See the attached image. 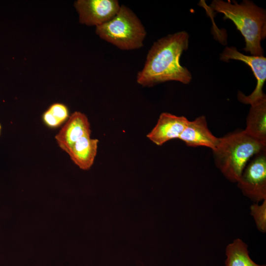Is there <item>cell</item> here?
Wrapping results in <instances>:
<instances>
[{
	"mask_svg": "<svg viewBox=\"0 0 266 266\" xmlns=\"http://www.w3.org/2000/svg\"><path fill=\"white\" fill-rule=\"evenodd\" d=\"M189 39V34L181 31L154 42L142 69L137 73L136 82L143 87L170 81L189 83L191 73L180 62L183 51L188 48Z\"/></svg>",
	"mask_w": 266,
	"mask_h": 266,
	"instance_id": "cell-1",
	"label": "cell"
},
{
	"mask_svg": "<svg viewBox=\"0 0 266 266\" xmlns=\"http://www.w3.org/2000/svg\"><path fill=\"white\" fill-rule=\"evenodd\" d=\"M210 8L224 14L225 19L233 21L244 38L245 51L249 52L252 56H263L261 41L266 37L265 9L248 0L240 4L235 1L214 0Z\"/></svg>",
	"mask_w": 266,
	"mask_h": 266,
	"instance_id": "cell-2",
	"label": "cell"
},
{
	"mask_svg": "<svg viewBox=\"0 0 266 266\" xmlns=\"http://www.w3.org/2000/svg\"><path fill=\"white\" fill-rule=\"evenodd\" d=\"M264 150L266 145L250 137L244 130H237L220 137L212 152L221 172L230 181L237 182L249 160Z\"/></svg>",
	"mask_w": 266,
	"mask_h": 266,
	"instance_id": "cell-3",
	"label": "cell"
},
{
	"mask_svg": "<svg viewBox=\"0 0 266 266\" xmlns=\"http://www.w3.org/2000/svg\"><path fill=\"white\" fill-rule=\"evenodd\" d=\"M102 39L124 50L137 49L143 45L145 29L135 13L122 5L117 13L107 22L96 27Z\"/></svg>",
	"mask_w": 266,
	"mask_h": 266,
	"instance_id": "cell-4",
	"label": "cell"
},
{
	"mask_svg": "<svg viewBox=\"0 0 266 266\" xmlns=\"http://www.w3.org/2000/svg\"><path fill=\"white\" fill-rule=\"evenodd\" d=\"M236 183L243 194L251 200L259 203L266 200V150L249 160Z\"/></svg>",
	"mask_w": 266,
	"mask_h": 266,
	"instance_id": "cell-5",
	"label": "cell"
},
{
	"mask_svg": "<svg viewBox=\"0 0 266 266\" xmlns=\"http://www.w3.org/2000/svg\"><path fill=\"white\" fill-rule=\"evenodd\" d=\"M220 60L228 62L230 60L242 61L246 64L251 69L257 80L256 88L253 92L246 96L238 92V100L245 104L252 103L266 98L263 91L266 80V58L264 56H248L244 55L234 47H226L220 55Z\"/></svg>",
	"mask_w": 266,
	"mask_h": 266,
	"instance_id": "cell-6",
	"label": "cell"
},
{
	"mask_svg": "<svg viewBox=\"0 0 266 266\" xmlns=\"http://www.w3.org/2000/svg\"><path fill=\"white\" fill-rule=\"evenodd\" d=\"M74 5L80 23L96 27L112 19L121 6L116 0H78Z\"/></svg>",
	"mask_w": 266,
	"mask_h": 266,
	"instance_id": "cell-7",
	"label": "cell"
},
{
	"mask_svg": "<svg viewBox=\"0 0 266 266\" xmlns=\"http://www.w3.org/2000/svg\"><path fill=\"white\" fill-rule=\"evenodd\" d=\"M189 121L185 116L162 113L155 126L146 136L155 144L162 146L169 140L179 139Z\"/></svg>",
	"mask_w": 266,
	"mask_h": 266,
	"instance_id": "cell-8",
	"label": "cell"
},
{
	"mask_svg": "<svg viewBox=\"0 0 266 266\" xmlns=\"http://www.w3.org/2000/svg\"><path fill=\"white\" fill-rule=\"evenodd\" d=\"M91 130L87 116L80 111L72 113L55 138L59 147L67 152L71 146L85 136L91 135Z\"/></svg>",
	"mask_w": 266,
	"mask_h": 266,
	"instance_id": "cell-9",
	"label": "cell"
},
{
	"mask_svg": "<svg viewBox=\"0 0 266 266\" xmlns=\"http://www.w3.org/2000/svg\"><path fill=\"white\" fill-rule=\"evenodd\" d=\"M179 139L188 146H204L213 151L217 146L220 138L209 130L205 117L200 116L189 121Z\"/></svg>",
	"mask_w": 266,
	"mask_h": 266,
	"instance_id": "cell-10",
	"label": "cell"
},
{
	"mask_svg": "<svg viewBox=\"0 0 266 266\" xmlns=\"http://www.w3.org/2000/svg\"><path fill=\"white\" fill-rule=\"evenodd\" d=\"M99 140L85 136L74 143L66 153L80 168L87 170L93 165L97 156Z\"/></svg>",
	"mask_w": 266,
	"mask_h": 266,
	"instance_id": "cell-11",
	"label": "cell"
},
{
	"mask_svg": "<svg viewBox=\"0 0 266 266\" xmlns=\"http://www.w3.org/2000/svg\"><path fill=\"white\" fill-rule=\"evenodd\" d=\"M244 131L250 137L266 145V98L251 104Z\"/></svg>",
	"mask_w": 266,
	"mask_h": 266,
	"instance_id": "cell-12",
	"label": "cell"
},
{
	"mask_svg": "<svg viewBox=\"0 0 266 266\" xmlns=\"http://www.w3.org/2000/svg\"><path fill=\"white\" fill-rule=\"evenodd\" d=\"M247 245L236 238L226 247L225 266H266L253 262L249 255Z\"/></svg>",
	"mask_w": 266,
	"mask_h": 266,
	"instance_id": "cell-13",
	"label": "cell"
},
{
	"mask_svg": "<svg viewBox=\"0 0 266 266\" xmlns=\"http://www.w3.org/2000/svg\"><path fill=\"white\" fill-rule=\"evenodd\" d=\"M250 212L257 229L262 233L266 232V200L261 205L254 203L250 206Z\"/></svg>",
	"mask_w": 266,
	"mask_h": 266,
	"instance_id": "cell-14",
	"label": "cell"
},
{
	"mask_svg": "<svg viewBox=\"0 0 266 266\" xmlns=\"http://www.w3.org/2000/svg\"><path fill=\"white\" fill-rule=\"evenodd\" d=\"M48 110L62 123L66 121L69 116L68 108L63 103H53Z\"/></svg>",
	"mask_w": 266,
	"mask_h": 266,
	"instance_id": "cell-15",
	"label": "cell"
},
{
	"mask_svg": "<svg viewBox=\"0 0 266 266\" xmlns=\"http://www.w3.org/2000/svg\"><path fill=\"white\" fill-rule=\"evenodd\" d=\"M42 118L45 124L50 128H57L62 124L48 109L43 113Z\"/></svg>",
	"mask_w": 266,
	"mask_h": 266,
	"instance_id": "cell-16",
	"label": "cell"
},
{
	"mask_svg": "<svg viewBox=\"0 0 266 266\" xmlns=\"http://www.w3.org/2000/svg\"><path fill=\"white\" fill-rule=\"evenodd\" d=\"M1 129V125H0V134Z\"/></svg>",
	"mask_w": 266,
	"mask_h": 266,
	"instance_id": "cell-17",
	"label": "cell"
}]
</instances>
